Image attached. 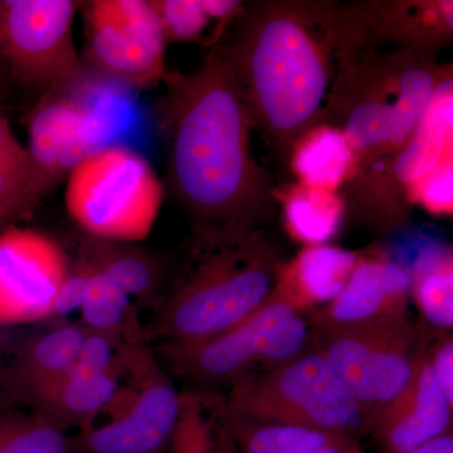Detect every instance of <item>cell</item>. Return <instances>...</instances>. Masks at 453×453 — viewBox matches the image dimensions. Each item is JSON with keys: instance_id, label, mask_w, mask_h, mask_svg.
<instances>
[{"instance_id": "cell-1", "label": "cell", "mask_w": 453, "mask_h": 453, "mask_svg": "<svg viewBox=\"0 0 453 453\" xmlns=\"http://www.w3.org/2000/svg\"><path fill=\"white\" fill-rule=\"evenodd\" d=\"M163 82L157 116L169 188L192 222L193 238L258 229L267 189L250 153L252 124L225 50L214 47L192 73H169Z\"/></svg>"}, {"instance_id": "cell-2", "label": "cell", "mask_w": 453, "mask_h": 453, "mask_svg": "<svg viewBox=\"0 0 453 453\" xmlns=\"http://www.w3.org/2000/svg\"><path fill=\"white\" fill-rule=\"evenodd\" d=\"M350 17L320 4L277 3L249 17L234 46L223 49L250 120L279 148L320 121L357 50Z\"/></svg>"}, {"instance_id": "cell-3", "label": "cell", "mask_w": 453, "mask_h": 453, "mask_svg": "<svg viewBox=\"0 0 453 453\" xmlns=\"http://www.w3.org/2000/svg\"><path fill=\"white\" fill-rule=\"evenodd\" d=\"M282 264L258 229L195 242L189 265L145 325L146 342H196L231 329L266 303Z\"/></svg>"}, {"instance_id": "cell-4", "label": "cell", "mask_w": 453, "mask_h": 453, "mask_svg": "<svg viewBox=\"0 0 453 453\" xmlns=\"http://www.w3.org/2000/svg\"><path fill=\"white\" fill-rule=\"evenodd\" d=\"M445 74V73H443ZM436 65L414 50L350 59L340 77L332 106H342L349 142L359 169L392 157L404 145L427 110L443 77Z\"/></svg>"}, {"instance_id": "cell-5", "label": "cell", "mask_w": 453, "mask_h": 453, "mask_svg": "<svg viewBox=\"0 0 453 453\" xmlns=\"http://www.w3.org/2000/svg\"><path fill=\"white\" fill-rule=\"evenodd\" d=\"M220 411L250 421L350 434L365 429L356 398L314 348L285 365L251 372L219 399Z\"/></svg>"}, {"instance_id": "cell-6", "label": "cell", "mask_w": 453, "mask_h": 453, "mask_svg": "<svg viewBox=\"0 0 453 453\" xmlns=\"http://www.w3.org/2000/svg\"><path fill=\"white\" fill-rule=\"evenodd\" d=\"M311 323L290 303L271 295L240 324L196 342H160L153 348L164 369L205 386L234 384L261 365L290 362L311 348Z\"/></svg>"}, {"instance_id": "cell-7", "label": "cell", "mask_w": 453, "mask_h": 453, "mask_svg": "<svg viewBox=\"0 0 453 453\" xmlns=\"http://www.w3.org/2000/svg\"><path fill=\"white\" fill-rule=\"evenodd\" d=\"M164 201L150 163L124 145L88 155L67 177L65 203L85 235L107 242L139 243L153 231Z\"/></svg>"}, {"instance_id": "cell-8", "label": "cell", "mask_w": 453, "mask_h": 453, "mask_svg": "<svg viewBox=\"0 0 453 453\" xmlns=\"http://www.w3.org/2000/svg\"><path fill=\"white\" fill-rule=\"evenodd\" d=\"M311 326V348L332 363L359 405L365 431H372L412 378L427 330L408 315Z\"/></svg>"}, {"instance_id": "cell-9", "label": "cell", "mask_w": 453, "mask_h": 453, "mask_svg": "<svg viewBox=\"0 0 453 453\" xmlns=\"http://www.w3.org/2000/svg\"><path fill=\"white\" fill-rule=\"evenodd\" d=\"M180 404L181 393L153 348L134 345L120 392L100 417L105 421L92 423L71 438V453L160 452L177 427Z\"/></svg>"}, {"instance_id": "cell-10", "label": "cell", "mask_w": 453, "mask_h": 453, "mask_svg": "<svg viewBox=\"0 0 453 453\" xmlns=\"http://www.w3.org/2000/svg\"><path fill=\"white\" fill-rule=\"evenodd\" d=\"M77 7L71 0L0 2V61L25 88L50 91L79 71Z\"/></svg>"}, {"instance_id": "cell-11", "label": "cell", "mask_w": 453, "mask_h": 453, "mask_svg": "<svg viewBox=\"0 0 453 453\" xmlns=\"http://www.w3.org/2000/svg\"><path fill=\"white\" fill-rule=\"evenodd\" d=\"M85 8L88 53L98 70L135 88L165 80L166 40L153 2L95 0Z\"/></svg>"}, {"instance_id": "cell-12", "label": "cell", "mask_w": 453, "mask_h": 453, "mask_svg": "<svg viewBox=\"0 0 453 453\" xmlns=\"http://www.w3.org/2000/svg\"><path fill=\"white\" fill-rule=\"evenodd\" d=\"M70 266L64 249L49 235L20 226L0 234V323L50 321Z\"/></svg>"}, {"instance_id": "cell-13", "label": "cell", "mask_w": 453, "mask_h": 453, "mask_svg": "<svg viewBox=\"0 0 453 453\" xmlns=\"http://www.w3.org/2000/svg\"><path fill=\"white\" fill-rule=\"evenodd\" d=\"M12 338L0 356V408L25 407L28 399L73 371L88 330L68 320Z\"/></svg>"}, {"instance_id": "cell-14", "label": "cell", "mask_w": 453, "mask_h": 453, "mask_svg": "<svg viewBox=\"0 0 453 453\" xmlns=\"http://www.w3.org/2000/svg\"><path fill=\"white\" fill-rule=\"evenodd\" d=\"M428 342L419 351L412 378L372 429L386 453L412 452L451 429L453 404L434 374Z\"/></svg>"}, {"instance_id": "cell-15", "label": "cell", "mask_w": 453, "mask_h": 453, "mask_svg": "<svg viewBox=\"0 0 453 453\" xmlns=\"http://www.w3.org/2000/svg\"><path fill=\"white\" fill-rule=\"evenodd\" d=\"M408 267L383 255L360 253L359 261L342 292L320 311L311 324L342 325L408 315L411 301Z\"/></svg>"}, {"instance_id": "cell-16", "label": "cell", "mask_w": 453, "mask_h": 453, "mask_svg": "<svg viewBox=\"0 0 453 453\" xmlns=\"http://www.w3.org/2000/svg\"><path fill=\"white\" fill-rule=\"evenodd\" d=\"M26 148L44 193L50 192L94 154L88 109L70 98L44 100L29 118Z\"/></svg>"}, {"instance_id": "cell-17", "label": "cell", "mask_w": 453, "mask_h": 453, "mask_svg": "<svg viewBox=\"0 0 453 453\" xmlns=\"http://www.w3.org/2000/svg\"><path fill=\"white\" fill-rule=\"evenodd\" d=\"M131 347L124 349L120 363L111 371L94 372L73 368L61 380L32 395L23 408L41 414L67 432L88 427L109 410L120 392Z\"/></svg>"}, {"instance_id": "cell-18", "label": "cell", "mask_w": 453, "mask_h": 453, "mask_svg": "<svg viewBox=\"0 0 453 453\" xmlns=\"http://www.w3.org/2000/svg\"><path fill=\"white\" fill-rule=\"evenodd\" d=\"M360 253L332 244H312L283 262L273 295L311 318L342 292L356 270Z\"/></svg>"}, {"instance_id": "cell-19", "label": "cell", "mask_w": 453, "mask_h": 453, "mask_svg": "<svg viewBox=\"0 0 453 453\" xmlns=\"http://www.w3.org/2000/svg\"><path fill=\"white\" fill-rule=\"evenodd\" d=\"M80 257L109 277L142 310L157 309L165 295L168 268L164 259L138 243L107 242L85 235Z\"/></svg>"}, {"instance_id": "cell-20", "label": "cell", "mask_w": 453, "mask_h": 453, "mask_svg": "<svg viewBox=\"0 0 453 453\" xmlns=\"http://www.w3.org/2000/svg\"><path fill=\"white\" fill-rule=\"evenodd\" d=\"M449 151H453V79L446 73L413 133L389 157L390 177L405 192Z\"/></svg>"}, {"instance_id": "cell-21", "label": "cell", "mask_w": 453, "mask_h": 453, "mask_svg": "<svg viewBox=\"0 0 453 453\" xmlns=\"http://www.w3.org/2000/svg\"><path fill=\"white\" fill-rule=\"evenodd\" d=\"M290 149L292 172L303 186L339 192L359 172L353 146L335 125L319 122L295 140Z\"/></svg>"}, {"instance_id": "cell-22", "label": "cell", "mask_w": 453, "mask_h": 453, "mask_svg": "<svg viewBox=\"0 0 453 453\" xmlns=\"http://www.w3.org/2000/svg\"><path fill=\"white\" fill-rule=\"evenodd\" d=\"M217 431L232 453H315L332 442L340 434L299 427L250 421L220 411L216 407Z\"/></svg>"}, {"instance_id": "cell-23", "label": "cell", "mask_w": 453, "mask_h": 453, "mask_svg": "<svg viewBox=\"0 0 453 453\" xmlns=\"http://www.w3.org/2000/svg\"><path fill=\"white\" fill-rule=\"evenodd\" d=\"M88 265L89 282L88 294L80 310V324L88 332L104 334L122 345L148 344L145 325L140 320L142 309L138 303L109 277L92 267L88 262Z\"/></svg>"}, {"instance_id": "cell-24", "label": "cell", "mask_w": 453, "mask_h": 453, "mask_svg": "<svg viewBox=\"0 0 453 453\" xmlns=\"http://www.w3.org/2000/svg\"><path fill=\"white\" fill-rule=\"evenodd\" d=\"M44 195L26 146L0 115V234L19 226Z\"/></svg>"}, {"instance_id": "cell-25", "label": "cell", "mask_w": 453, "mask_h": 453, "mask_svg": "<svg viewBox=\"0 0 453 453\" xmlns=\"http://www.w3.org/2000/svg\"><path fill=\"white\" fill-rule=\"evenodd\" d=\"M411 273V299L423 319L436 332H452L453 256L443 244L423 247L408 268Z\"/></svg>"}, {"instance_id": "cell-26", "label": "cell", "mask_w": 453, "mask_h": 453, "mask_svg": "<svg viewBox=\"0 0 453 453\" xmlns=\"http://www.w3.org/2000/svg\"><path fill=\"white\" fill-rule=\"evenodd\" d=\"M282 205L286 228L306 246L323 244L338 231L345 210L339 192L294 184L276 193Z\"/></svg>"}, {"instance_id": "cell-27", "label": "cell", "mask_w": 453, "mask_h": 453, "mask_svg": "<svg viewBox=\"0 0 453 453\" xmlns=\"http://www.w3.org/2000/svg\"><path fill=\"white\" fill-rule=\"evenodd\" d=\"M67 431L41 414L0 408V453H71Z\"/></svg>"}, {"instance_id": "cell-28", "label": "cell", "mask_w": 453, "mask_h": 453, "mask_svg": "<svg viewBox=\"0 0 453 453\" xmlns=\"http://www.w3.org/2000/svg\"><path fill=\"white\" fill-rule=\"evenodd\" d=\"M217 398L181 393L180 414L170 438L172 453H216Z\"/></svg>"}, {"instance_id": "cell-29", "label": "cell", "mask_w": 453, "mask_h": 453, "mask_svg": "<svg viewBox=\"0 0 453 453\" xmlns=\"http://www.w3.org/2000/svg\"><path fill=\"white\" fill-rule=\"evenodd\" d=\"M408 204H416L434 216H452L453 211V151L423 177L405 189Z\"/></svg>"}, {"instance_id": "cell-30", "label": "cell", "mask_w": 453, "mask_h": 453, "mask_svg": "<svg viewBox=\"0 0 453 453\" xmlns=\"http://www.w3.org/2000/svg\"><path fill=\"white\" fill-rule=\"evenodd\" d=\"M166 42H190L201 37L210 23L202 0L153 2Z\"/></svg>"}, {"instance_id": "cell-31", "label": "cell", "mask_w": 453, "mask_h": 453, "mask_svg": "<svg viewBox=\"0 0 453 453\" xmlns=\"http://www.w3.org/2000/svg\"><path fill=\"white\" fill-rule=\"evenodd\" d=\"M89 266L88 262L79 257L71 264L67 276L57 291L50 321L65 320L68 315L80 311L88 294Z\"/></svg>"}, {"instance_id": "cell-32", "label": "cell", "mask_w": 453, "mask_h": 453, "mask_svg": "<svg viewBox=\"0 0 453 453\" xmlns=\"http://www.w3.org/2000/svg\"><path fill=\"white\" fill-rule=\"evenodd\" d=\"M429 357L441 388L453 404L452 332H437V339L429 345Z\"/></svg>"}, {"instance_id": "cell-33", "label": "cell", "mask_w": 453, "mask_h": 453, "mask_svg": "<svg viewBox=\"0 0 453 453\" xmlns=\"http://www.w3.org/2000/svg\"><path fill=\"white\" fill-rule=\"evenodd\" d=\"M242 3L235 0H202L203 9L210 19L226 22L234 16H237L238 11L242 7Z\"/></svg>"}, {"instance_id": "cell-34", "label": "cell", "mask_w": 453, "mask_h": 453, "mask_svg": "<svg viewBox=\"0 0 453 453\" xmlns=\"http://www.w3.org/2000/svg\"><path fill=\"white\" fill-rule=\"evenodd\" d=\"M410 453H453V436L452 431L445 432L434 440L423 443L422 446L417 447Z\"/></svg>"}, {"instance_id": "cell-35", "label": "cell", "mask_w": 453, "mask_h": 453, "mask_svg": "<svg viewBox=\"0 0 453 453\" xmlns=\"http://www.w3.org/2000/svg\"><path fill=\"white\" fill-rule=\"evenodd\" d=\"M315 453H362V451L357 447L356 438L350 434H342Z\"/></svg>"}, {"instance_id": "cell-36", "label": "cell", "mask_w": 453, "mask_h": 453, "mask_svg": "<svg viewBox=\"0 0 453 453\" xmlns=\"http://www.w3.org/2000/svg\"><path fill=\"white\" fill-rule=\"evenodd\" d=\"M9 329L11 327L5 326L0 323V356H2L3 350H4L5 344H7V340L9 338Z\"/></svg>"}, {"instance_id": "cell-37", "label": "cell", "mask_w": 453, "mask_h": 453, "mask_svg": "<svg viewBox=\"0 0 453 453\" xmlns=\"http://www.w3.org/2000/svg\"><path fill=\"white\" fill-rule=\"evenodd\" d=\"M0 64H2V61H0Z\"/></svg>"}]
</instances>
